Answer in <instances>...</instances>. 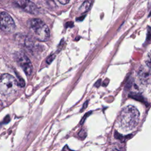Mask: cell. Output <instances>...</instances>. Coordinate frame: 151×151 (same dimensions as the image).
Here are the masks:
<instances>
[{"label": "cell", "mask_w": 151, "mask_h": 151, "mask_svg": "<svg viewBox=\"0 0 151 151\" xmlns=\"http://www.w3.org/2000/svg\"><path fill=\"white\" fill-rule=\"evenodd\" d=\"M92 3V1H85L83 2V4L81 5V6L79 8V11L81 12H86L88 10V9L90 8L91 4Z\"/></svg>", "instance_id": "obj_8"}, {"label": "cell", "mask_w": 151, "mask_h": 151, "mask_svg": "<svg viewBox=\"0 0 151 151\" xmlns=\"http://www.w3.org/2000/svg\"><path fill=\"white\" fill-rule=\"evenodd\" d=\"M58 2H59L60 4H63V5H65V4H67V3H68L70 1H69V0H68H68H59Z\"/></svg>", "instance_id": "obj_12"}, {"label": "cell", "mask_w": 151, "mask_h": 151, "mask_svg": "<svg viewBox=\"0 0 151 151\" xmlns=\"http://www.w3.org/2000/svg\"><path fill=\"white\" fill-rule=\"evenodd\" d=\"M28 25L34 37L40 41H47L50 37L48 26L41 19L33 18L28 21Z\"/></svg>", "instance_id": "obj_2"}, {"label": "cell", "mask_w": 151, "mask_h": 151, "mask_svg": "<svg viewBox=\"0 0 151 151\" xmlns=\"http://www.w3.org/2000/svg\"><path fill=\"white\" fill-rule=\"evenodd\" d=\"M139 77L141 81L144 83H148L151 80V74H150L147 72H145L143 70L140 71Z\"/></svg>", "instance_id": "obj_7"}, {"label": "cell", "mask_w": 151, "mask_h": 151, "mask_svg": "<svg viewBox=\"0 0 151 151\" xmlns=\"http://www.w3.org/2000/svg\"><path fill=\"white\" fill-rule=\"evenodd\" d=\"M0 28L6 32H12L15 30V22L9 14L6 12H0Z\"/></svg>", "instance_id": "obj_4"}, {"label": "cell", "mask_w": 151, "mask_h": 151, "mask_svg": "<svg viewBox=\"0 0 151 151\" xmlns=\"http://www.w3.org/2000/svg\"><path fill=\"white\" fill-rule=\"evenodd\" d=\"M18 88V83L15 78L9 74H4L0 77V94L4 96L15 93Z\"/></svg>", "instance_id": "obj_3"}, {"label": "cell", "mask_w": 151, "mask_h": 151, "mask_svg": "<svg viewBox=\"0 0 151 151\" xmlns=\"http://www.w3.org/2000/svg\"><path fill=\"white\" fill-rule=\"evenodd\" d=\"M16 59L25 73L27 76H30L32 74L33 68L28 57L22 51H19L17 53Z\"/></svg>", "instance_id": "obj_5"}, {"label": "cell", "mask_w": 151, "mask_h": 151, "mask_svg": "<svg viewBox=\"0 0 151 151\" xmlns=\"http://www.w3.org/2000/svg\"><path fill=\"white\" fill-rule=\"evenodd\" d=\"M145 62L147 66L149 68H151V50L148 52L145 60Z\"/></svg>", "instance_id": "obj_10"}, {"label": "cell", "mask_w": 151, "mask_h": 151, "mask_svg": "<svg viewBox=\"0 0 151 151\" xmlns=\"http://www.w3.org/2000/svg\"><path fill=\"white\" fill-rule=\"evenodd\" d=\"M140 114L133 106H128L122 109L118 117L119 126L124 130H131L138 124Z\"/></svg>", "instance_id": "obj_1"}, {"label": "cell", "mask_w": 151, "mask_h": 151, "mask_svg": "<svg viewBox=\"0 0 151 151\" xmlns=\"http://www.w3.org/2000/svg\"><path fill=\"white\" fill-rule=\"evenodd\" d=\"M55 58V55H50L47 59V62L48 64H50L52 60H54V58Z\"/></svg>", "instance_id": "obj_11"}, {"label": "cell", "mask_w": 151, "mask_h": 151, "mask_svg": "<svg viewBox=\"0 0 151 151\" xmlns=\"http://www.w3.org/2000/svg\"><path fill=\"white\" fill-rule=\"evenodd\" d=\"M15 4L24 11L32 14H37L38 13V9L37 6L31 1H15Z\"/></svg>", "instance_id": "obj_6"}, {"label": "cell", "mask_w": 151, "mask_h": 151, "mask_svg": "<svg viewBox=\"0 0 151 151\" xmlns=\"http://www.w3.org/2000/svg\"><path fill=\"white\" fill-rule=\"evenodd\" d=\"M129 96L137 101H142L143 103H145V99L143 98V97L142 96H141L140 94H138V93H130L129 94Z\"/></svg>", "instance_id": "obj_9"}]
</instances>
